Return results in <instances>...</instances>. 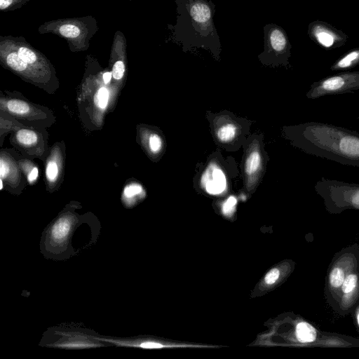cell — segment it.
Wrapping results in <instances>:
<instances>
[{
	"instance_id": "obj_4",
	"label": "cell",
	"mask_w": 359,
	"mask_h": 359,
	"mask_svg": "<svg viewBox=\"0 0 359 359\" xmlns=\"http://www.w3.org/2000/svg\"><path fill=\"white\" fill-rule=\"evenodd\" d=\"M359 265V245L353 243L335 253L328 267L325 297L332 307L337 294L348 273Z\"/></svg>"
},
{
	"instance_id": "obj_23",
	"label": "cell",
	"mask_w": 359,
	"mask_h": 359,
	"mask_svg": "<svg viewBox=\"0 0 359 359\" xmlns=\"http://www.w3.org/2000/svg\"><path fill=\"white\" fill-rule=\"evenodd\" d=\"M236 203H237V200L234 196H229L222 205V211H223L224 214H225V215L231 214L235 209Z\"/></svg>"
},
{
	"instance_id": "obj_10",
	"label": "cell",
	"mask_w": 359,
	"mask_h": 359,
	"mask_svg": "<svg viewBox=\"0 0 359 359\" xmlns=\"http://www.w3.org/2000/svg\"><path fill=\"white\" fill-rule=\"evenodd\" d=\"M74 222L68 217H62L55 221L46 232V244L56 251L65 249L76 228Z\"/></svg>"
},
{
	"instance_id": "obj_32",
	"label": "cell",
	"mask_w": 359,
	"mask_h": 359,
	"mask_svg": "<svg viewBox=\"0 0 359 359\" xmlns=\"http://www.w3.org/2000/svg\"><path fill=\"white\" fill-rule=\"evenodd\" d=\"M112 74L111 72H105L103 74V80L105 83H108L111 79Z\"/></svg>"
},
{
	"instance_id": "obj_31",
	"label": "cell",
	"mask_w": 359,
	"mask_h": 359,
	"mask_svg": "<svg viewBox=\"0 0 359 359\" xmlns=\"http://www.w3.org/2000/svg\"><path fill=\"white\" fill-rule=\"evenodd\" d=\"M12 3V0H0V8L4 10L8 8Z\"/></svg>"
},
{
	"instance_id": "obj_30",
	"label": "cell",
	"mask_w": 359,
	"mask_h": 359,
	"mask_svg": "<svg viewBox=\"0 0 359 359\" xmlns=\"http://www.w3.org/2000/svg\"><path fill=\"white\" fill-rule=\"evenodd\" d=\"M37 176L38 169L36 168H34L28 176V180L29 182H32L36 179Z\"/></svg>"
},
{
	"instance_id": "obj_28",
	"label": "cell",
	"mask_w": 359,
	"mask_h": 359,
	"mask_svg": "<svg viewBox=\"0 0 359 359\" xmlns=\"http://www.w3.org/2000/svg\"><path fill=\"white\" fill-rule=\"evenodd\" d=\"M355 320V327L359 334V303L351 313Z\"/></svg>"
},
{
	"instance_id": "obj_29",
	"label": "cell",
	"mask_w": 359,
	"mask_h": 359,
	"mask_svg": "<svg viewBox=\"0 0 359 359\" xmlns=\"http://www.w3.org/2000/svg\"><path fill=\"white\" fill-rule=\"evenodd\" d=\"M9 168L8 165L3 161V159H1L0 163V173H1V177H4L8 172Z\"/></svg>"
},
{
	"instance_id": "obj_26",
	"label": "cell",
	"mask_w": 359,
	"mask_h": 359,
	"mask_svg": "<svg viewBox=\"0 0 359 359\" xmlns=\"http://www.w3.org/2000/svg\"><path fill=\"white\" fill-rule=\"evenodd\" d=\"M280 275V272L278 269H273L266 273L264 280L266 284L272 285L278 280Z\"/></svg>"
},
{
	"instance_id": "obj_20",
	"label": "cell",
	"mask_w": 359,
	"mask_h": 359,
	"mask_svg": "<svg viewBox=\"0 0 359 359\" xmlns=\"http://www.w3.org/2000/svg\"><path fill=\"white\" fill-rule=\"evenodd\" d=\"M18 54L27 64H33L36 61V54L28 48H20L18 50Z\"/></svg>"
},
{
	"instance_id": "obj_8",
	"label": "cell",
	"mask_w": 359,
	"mask_h": 359,
	"mask_svg": "<svg viewBox=\"0 0 359 359\" xmlns=\"http://www.w3.org/2000/svg\"><path fill=\"white\" fill-rule=\"evenodd\" d=\"M359 303V265L351 271L339 290L332 309L341 316L351 314Z\"/></svg>"
},
{
	"instance_id": "obj_2",
	"label": "cell",
	"mask_w": 359,
	"mask_h": 359,
	"mask_svg": "<svg viewBox=\"0 0 359 359\" xmlns=\"http://www.w3.org/2000/svg\"><path fill=\"white\" fill-rule=\"evenodd\" d=\"M176 23L171 25V40L184 52L196 48L209 51L215 58L222 43L214 23L216 6L211 0H175Z\"/></svg>"
},
{
	"instance_id": "obj_11",
	"label": "cell",
	"mask_w": 359,
	"mask_h": 359,
	"mask_svg": "<svg viewBox=\"0 0 359 359\" xmlns=\"http://www.w3.org/2000/svg\"><path fill=\"white\" fill-rule=\"evenodd\" d=\"M201 184L207 193L218 195L226 191L227 180L222 168L217 164L211 163L202 174Z\"/></svg>"
},
{
	"instance_id": "obj_21",
	"label": "cell",
	"mask_w": 359,
	"mask_h": 359,
	"mask_svg": "<svg viewBox=\"0 0 359 359\" xmlns=\"http://www.w3.org/2000/svg\"><path fill=\"white\" fill-rule=\"evenodd\" d=\"M60 34L67 38H76L80 34L79 29L74 25L70 24L63 25L60 28Z\"/></svg>"
},
{
	"instance_id": "obj_22",
	"label": "cell",
	"mask_w": 359,
	"mask_h": 359,
	"mask_svg": "<svg viewBox=\"0 0 359 359\" xmlns=\"http://www.w3.org/2000/svg\"><path fill=\"white\" fill-rule=\"evenodd\" d=\"M149 145L151 151L158 152L162 147L161 138L156 134L151 135L149 140Z\"/></svg>"
},
{
	"instance_id": "obj_9",
	"label": "cell",
	"mask_w": 359,
	"mask_h": 359,
	"mask_svg": "<svg viewBox=\"0 0 359 359\" xmlns=\"http://www.w3.org/2000/svg\"><path fill=\"white\" fill-rule=\"evenodd\" d=\"M57 339L53 341L49 346L66 348L81 349L102 346L98 337L87 334L79 332H58Z\"/></svg>"
},
{
	"instance_id": "obj_14",
	"label": "cell",
	"mask_w": 359,
	"mask_h": 359,
	"mask_svg": "<svg viewBox=\"0 0 359 359\" xmlns=\"http://www.w3.org/2000/svg\"><path fill=\"white\" fill-rule=\"evenodd\" d=\"M296 336L301 342H313L317 337V332L310 323L302 321L296 327Z\"/></svg>"
},
{
	"instance_id": "obj_25",
	"label": "cell",
	"mask_w": 359,
	"mask_h": 359,
	"mask_svg": "<svg viewBox=\"0 0 359 359\" xmlns=\"http://www.w3.org/2000/svg\"><path fill=\"white\" fill-rule=\"evenodd\" d=\"M57 165L55 162L50 161L46 168V176L50 181H53L57 175Z\"/></svg>"
},
{
	"instance_id": "obj_13",
	"label": "cell",
	"mask_w": 359,
	"mask_h": 359,
	"mask_svg": "<svg viewBox=\"0 0 359 359\" xmlns=\"http://www.w3.org/2000/svg\"><path fill=\"white\" fill-rule=\"evenodd\" d=\"M262 156L258 149H252L248 154L245 162V171L248 177L255 176L260 170Z\"/></svg>"
},
{
	"instance_id": "obj_27",
	"label": "cell",
	"mask_w": 359,
	"mask_h": 359,
	"mask_svg": "<svg viewBox=\"0 0 359 359\" xmlns=\"http://www.w3.org/2000/svg\"><path fill=\"white\" fill-rule=\"evenodd\" d=\"M142 191V188L141 186L138 184H132L129 187H127L124 190V195L127 198L133 197L139 194H140Z\"/></svg>"
},
{
	"instance_id": "obj_6",
	"label": "cell",
	"mask_w": 359,
	"mask_h": 359,
	"mask_svg": "<svg viewBox=\"0 0 359 359\" xmlns=\"http://www.w3.org/2000/svg\"><path fill=\"white\" fill-rule=\"evenodd\" d=\"M359 90V71H344L313 82L306 93L309 99Z\"/></svg>"
},
{
	"instance_id": "obj_19",
	"label": "cell",
	"mask_w": 359,
	"mask_h": 359,
	"mask_svg": "<svg viewBox=\"0 0 359 359\" xmlns=\"http://www.w3.org/2000/svg\"><path fill=\"white\" fill-rule=\"evenodd\" d=\"M109 99V92L105 88H100L95 95V104L101 108L104 109L107 107Z\"/></svg>"
},
{
	"instance_id": "obj_16",
	"label": "cell",
	"mask_w": 359,
	"mask_h": 359,
	"mask_svg": "<svg viewBox=\"0 0 359 359\" xmlns=\"http://www.w3.org/2000/svg\"><path fill=\"white\" fill-rule=\"evenodd\" d=\"M16 139L20 144L29 146L36 142L37 135L32 130L22 129L17 132Z\"/></svg>"
},
{
	"instance_id": "obj_1",
	"label": "cell",
	"mask_w": 359,
	"mask_h": 359,
	"mask_svg": "<svg viewBox=\"0 0 359 359\" xmlns=\"http://www.w3.org/2000/svg\"><path fill=\"white\" fill-rule=\"evenodd\" d=\"M294 145L309 154L342 165L359 167V133L341 126L311 121L291 127Z\"/></svg>"
},
{
	"instance_id": "obj_18",
	"label": "cell",
	"mask_w": 359,
	"mask_h": 359,
	"mask_svg": "<svg viewBox=\"0 0 359 359\" xmlns=\"http://www.w3.org/2000/svg\"><path fill=\"white\" fill-rule=\"evenodd\" d=\"M7 108L8 109L18 114H23L29 111V105L19 100H11L7 102Z\"/></svg>"
},
{
	"instance_id": "obj_24",
	"label": "cell",
	"mask_w": 359,
	"mask_h": 359,
	"mask_svg": "<svg viewBox=\"0 0 359 359\" xmlns=\"http://www.w3.org/2000/svg\"><path fill=\"white\" fill-rule=\"evenodd\" d=\"M125 72V66L122 61L118 60L115 62L112 69V76L115 79H121Z\"/></svg>"
},
{
	"instance_id": "obj_5",
	"label": "cell",
	"mask_w": 359,
	"mask_h": 359,
	"mask_svg": "<svg viewBox=\"0 0 359 359\" xmlns=\"http://www.w3.org/2000/svg\"><path fill=\"white\" fill-rule=\"evenodd\" d=\"M291 49L288 36L283 27L272 22L264 27V50L259 55L261 61L287 66Z\"/></svg>"
},
{
	"instance_id": "obj_7",
	"label": "cell",
	"mask_w": 359,
	"mask_h": 359,
	"mask_svg": "<svg viewBox=\"0 0 359 359\" xmlns=\"http://www.w3.org/2000/svg\"><path fill=\"white\" fill-rule=\"evenodd\" d=\"M307 34L312 41L327 50L340 48L348 40V36L342 30L320 20L309 24Z\"/></svg>"
},
{
	"instance_id": "obj_3",
	"label": "cell",
	"mask_w": 359,
	"mask_h": 359,
	"mask_svg": "<svg viewBox=\"0 0 359 359\" xmlns=\"http://www.w3.org/2000/svg\"><path fill=\"white\" fill-rule=\"evenodd\" d=\"M314 189L330 214L359 210V184L322 177L315 184Z\"/></svg>"
},
{
	"instance_id": "obj_15",
	"label": "cell",
	"mask_w": 359,
	"mask_h": 359,
	"mask_svg": "<svg viewBox=\"0 0 359 359\" xmlns=\"http://www.w3.org/2000/svg\"><path fill=\"white\" fill-rule=\"evenodd\" d=\"M237 133V127L231 122L222 124L216 130L217 139L222 142L232 141Z\"/></svg>"
},
{
	"instance_id": "obj_33",
	"label": "cell",
	"mask_w": 359,
	"mask_h": 359,
	"mask_svg": "<svg viewBox=\"0 0 359 359\" xmlns=\"http://www.w3.org/2000/svg\"><path fill=\"white\" fill-rule=\"evenodd\" d=\"M0 184H1L0 189H3V182H2L1 180H0Z\"/></svg>"
},
{
	"instance_id": "obj_12",
	"label": "cell",
	"mask_w": 359,
	"mask_h": 359,
	"mask_svg": "<svg viewBox=\"0 0 359 359\" xmlns=\"http://www.w3.org/2000/svg\"><path fill=\"white\" fill-rule=\"evenodd\" d=\"M359 65V47L349 50L337 59L330 67L333 72L347 71Z\"/></svg>"
},
{
	"instance_id": "obj_17",
	"label": "cell",
	"mask_w": 359,
	"mask_h": 359,
	"mask_svg": "<svg viewBox=\"0 0 359 359\" xmlns=\"http://www.w3.org/2000/svg\"><path fill=\"white\" fill-rule=\"evenodd\" d=\"M8 65L15 71L22 72L27 67V63L17 53H11L6 57Z\"/></svg>"
}]
</instances>
